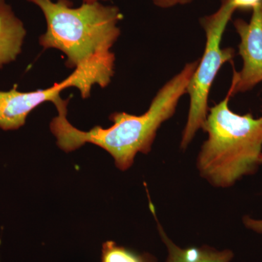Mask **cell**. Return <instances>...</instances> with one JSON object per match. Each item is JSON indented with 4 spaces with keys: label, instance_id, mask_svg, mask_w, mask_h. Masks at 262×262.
<instances>
[{
    "label": "cell",
    "instance_id": "7a4b0ae2",
    "mask_svg": "<svg viewBox=\"0 0 262 262\" xmlns=\"http://www.w3.org/2000/svg\"><path fill=\"white\" fill-rule=\"evenodd\" d=\"M37 5L47 29L39 37L44 49L55 48L67 56L70 69L87 71L104 89L115 75V54L111 51L120 35L123 15L118 7L101 2L83 3L73 8L70 0H27Z\"/></svg>",
    "mask_w": 262,
    "mask_h": 262
},
{
    "label": "cell",
    "instance_id": "6da1fadb",
    "mask_svg": "<svg viewBox=\"0 0 262 262\" xmlns=\"http://www.w3.org/2000/svg\"><path fill=\"white\" fill-rule=\"evenodd\" d=\"M198 62L199 60L187 63L179 74L164 84L145 113L134 115L114 113L110 116L113 125L107 128L97 125L84 131L74 127L67 117L70 100L58 98L54 103L58 115L50 124L57 145L65 152H71L84 144H94L111 155L117 168L122 171L127 170L132 166L138 153L148 154L151 151L158 129L173 116L181 98L187 94Z\"/></svg>",
    "mask_w": 262,
    "mask_h": 262
},
{
    "label": "cell",
    "instance_id": "4fadbf2b",
    "mask_svg": "<svg viewBox=\"0 0 262 262\" xmlns=\"http://www.w3.org/2000/svg\"><path fill=\"white\" fill-rule=\"evenodd\" d=\"M141 256V262H158L157 258L149 253H142Z\"/></svg>",
    "mask_w": 262,
    "mask_h": 262
},
{
    "label": "cell",
    "instance_id": "8992f818",
    "mask_svg": "<svg viewBox=\"0 0 262 262\" xmlns=\"http://www.w3.org/2000/svg\"><path fill=\"white\" fill-rule=\"evenodd\" d=\"M233 24L241 38L239 54L244 61L241 72L234 70L230 87L234 96L262 82V3L253 10L249 21L237 18Z\"/></svg>",
    "mask_w": 262,
    "mask_h": 262
},
{
    "label": "cell",
    "instance_id": "5bb4252c",
    "mask_svg": "<svg viewBox=\"0 0 262 262\" xmlns=\"http://www.w3.org/2000/svg\"><path fill=\"white\" fill-rule=\"evenodd\" d=\"M83 1V3H94V2H106L108 1V0H82Z\"/></svg>",
    "mask_w": 262,
    "mask_h": 262
},
{
    "label": "cell",
    "instance_id": "9a60e30c",
    "mask_svg": "<svg viewBox=\"0 0 262 262\" xmlns=\"http://www.w3.org/2000/svg\"><path fill=\"white\" fill-rule=\"evenodd\" d=\"M0 262H1V261H0Z\"/></svg>",
    "mask_w": 262,
    "mask_h": 262
},
{
    "label": "cell",
    "instance_id": "ba28073f",
    "mask_svg": "<svg viewBox=\"0 0 262 262\" xmlns=\"http://www.w3.org/2000/svg\"><path fill=\"white\" fill-rule=\"evenodd\" d=\"M149 208L157 220L160 237L168 251V257L165 262H230L234 258V253L228 249L220 251L208 246L187 248L179 247L169 238L158 222L152 203H150Z\"/></svg>",
    "mask_w": 262,
    "mask_h": 262
},
{
    "label": "cell",
    "instance_id": "3957f363",
    "mask_svg": "<svg viewBox=\"0 0 262 262\" xmlns=\"http://www.w3.org/2000/svg\"><path fill=\"white\" fill-rule=\"evenodd\" d=\"M227 96L209 108L202 128L208 134L198 156L200 174L215 187H232L262 163V117L234 113Z\"/></svg>",
    "mask_w": 262,
    "mask_h": 262
},
{
    "label": "cell",
    "instance_id": "7c38bea8",
    "mask_svg": "<svg viewBox=\"0 0 262 262\" xmlns=\"http://www.w3.org/2000/svg\"><path fill=\"white\" fill-rule=\"evenodd\" d=\"M243 222L246 228L251 229L256 233L262 234V220H254L248 215H246L244 217Z\"/></svg>",
    "mask_w": 262,
    "mask_h": 262
},
{
    "label": "cell",
    "instance_id": "30bf717a",
    "mask_svg": "<svg viewBox=\"0 0 262 262\" xmlns=\"http://www.w3.org/2000/svg\"><path fill=\"white\" fill-rule=\"evenodd\" d=\"M236 10H253L262 3V0H229Z\"/></svg>",
    "mask_w": 262,
    "mask_h": 262
},
{
    "label": "cell",
    "instance_id": "277c9868",
    "mask_svg": "<svg viewBox=\"0 0 262 262\" xmlns=\"http://www.w3.org/2000/svg\"><path fill=\"white\" fill-rule=\"evenodd\" d=\"M235 10L229 0H222L215 13L200 19V24L206 33V48L187 87L190 103L181 141L182 149H187L206 121L210 108L208 96L219 71L227 62L233 59V48H222L221 44L226 27Z\"/></svg>",
    "mask_w": 262,
    "mask_h": 262
},
{
    "label": "cell",
    "instance_id": "9c48e42d",
    "mask_svg": "<svg viewBox=\"0 0 262 262\" xmlns=\"http://www.w3.org/2000/svg\"><path fill=\"white\" fill-rule=\"evenodd\" d=\"M101 262H141V256L114 241H108L103 244Z\"/></svg>",
    "mask_w": 262,
    "mask_h": 262
},
{
    "label": "cell",
    "instance_id": "8fae6325",
    "mask_svg": "<svg viewBox=\"0 0 262 262\" xmlns=\"http://www.w3.org/2000/svg\"><path fill=\"white\" fill-rule=\"evenodd\" d=\"M194 0H152V3L158 8L168 9L177 5L190 4Z\"/></svg>",
    "mask_w": 262,
    "mask_h": 262
},
{
    "label": "cell",
    "instance_id": "52a82bcc",
    "mask_svg": "<svg viewBox=\"0 0 262 262\" xmlns=\"http://www.w3.org/2000/svg\"><path fill=\"white\" fill-rule=\"evenodd\" d=\"M27 35L23 21L6 0H0V70L17 59Z\"/></svg>",
    "mask_w": 262,
    "mask_h": 262
},
{
    "label": "cell",
    "instance_id": "5b68a950",
    "mask_svg": "<svg viewBox=\"0 0 262 262\" xmlns=\"http://www.w3.org/2000/svg\"><path fill=\"white\" fill-rule=\"evenodd\" d=\"M94 85V80L89 74L76 69L67 78L49 89L21 92L14 86L10 91H0V129L15 130L23 127L34 108L47 101L54 102L66 89L76 88L82 98H88Z\"/></svg>",
    "mask_w": 262,
    "mask_h": 262
}]
</instances>
